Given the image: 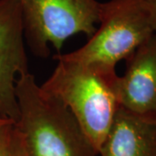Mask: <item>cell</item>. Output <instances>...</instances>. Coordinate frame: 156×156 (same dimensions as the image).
Wrapping results in <instances>:
<instances>
[{"instance_id":"6da1fadb","label":"cell","mask_w":156,"mask_h":156,"mask_svg":"<svg viewBox=\"0 0 156 156\" xmlns=\"http://www.w3.org/2000/svg\"><path fill=\"white\" fill-rule=\"evenodd\" d=\"M53 59L56 68L40 87L70 110L98 153L121 106L115 69L69 60L61 54Z\"/></svg>"},{"instance_id":"7a4b0ae2","label":"cell","mask_w":156,"mask_h":156,"mask_svg":"<svg viewBox=\"0 0 156 156\" xmlns=\"http://www.w3.org/2000/svg\"><path fill=\"white\" fill-rule=\"evenodd\" d=\"M15 95L26 156H99L70 110L46 94L32 74L17 78Z\"/></svg>"},{"instance_id":"3957f363","label":"cell","mask_w":156,"mask_h":156,"mask_svg":"<svg viewBox=\"0 0 156 156\" xmlns=\"http://www.w3.org/2000/svg\"><path fill=\"white\" fill-rule=\"evenodd\" d=\"M99 28L79 48L61 54L69 60L115 69L154 33L144 0L101 3Z\"/></svg>"},{"instance_id":"277c9868","label":"cell","mask_w":156,"mask_h":156,"mask_svg":"<svg viewBox=\"0 0 156 156\" xmlns=\"http://www.w3.org/2000/svg\"><path fill=\"white\" fill-rule=\"evenodd\" d=\"M22 16L23 36L36 56L47 57L49 45L60 52L68 38L76 34L90 37L99 23L97 0H16Z\"/></svg>"},{"instance_id":"5b68a950","label":"cell","mask_w":156,"mask_h":156,"mask_svg":"<svg viewBox=\"0 0 156 156\" xmlns=\"http://www.w3.org/2000/svg\"><path fill=\"white\" fill-rule=\"evenodd\" d=\"M22 16L16 0H0V115L19 117L15 87L17 78L30 73Z\"/></svg>"},{"instance_id":"8992f818","label":"cell","mask_w":156,"mask_h":156,"mask_svg":"<svg viewBox=\"0 0 156 156\" xmlns=\"http://www.w3.org/2000/svg\"><path fill=\"white\" fill-rule=\"evenodd\" d=\"M126 61L117 85L120 105L138 114H156V33Z\"/></svg>"},{"instance_id":"52a82bcc","label":"cell","mask_w":156,"mask_h":156,"mask_svg":"<svg viewBox=\"0 0 156 156\" xmlns=\"http://www.w3.org/2000/svg\"><path fill=\"white\" fill-rule=\"evenodd\" d=\"M98 155L156 156V114L119 107Z\"/></svg>"},{"instance_id":"ba28073f","label":"cell","mask_w":156,"mask_h":156,"mask_svg":"<svg viewBox=\"0 0 156 156\" xmlns=\"http://www.w3.org/2000/svg\"><path fill=\"white\" fill-rule=\"evenodd\" d=\"M0 156H26L17 123L6 118L0 121Z\"/></svg>"},{"instance_id":"9c48e42d","label":"cell","mask_w":156,"mask_h":156,"mask_svg":"<svg viewBox=\"0 0 156 156\" xmlns=\"http://www.w3.org/2000/svg\"><path fill=\"white\" fill-rule=\"evenodd\" d=\"M144 2L149 13L154 31V33H156V0H144Z\"/></svg>"},{"instance_id":"30bf717a","label":"cell","mask_w":156,"mask_h":156,"mask_svg":"<svg viewBox=\"0 0 156 156\" xmlns=\"http://www.w3.org/2000/svg\"><path fill=\"white\" fill-rule=\"evenodd\" d=\"M4 118H5V117H4V116H2V115H0V121H1V120H2V119H4ZM6 119H7V118H6Z\"/></svg>"}]
</instances>
